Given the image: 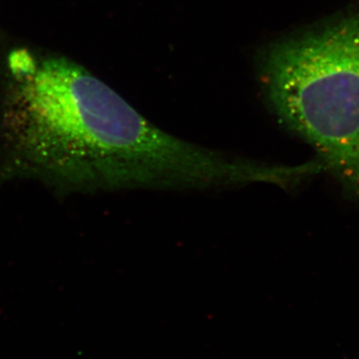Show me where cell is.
Masks as SVG:
<instances>
[{
	"label": "cell",
	"mask_w": 359,
	"mask_h": 359,
	"mask_svg": "<svg viewBox=\"0 0 359 359\" xmlns=\"http://www.w3.org/2000/svg\"><path fill=\"white\" fill-rule=\"evenodd\" d=\"M264 78L278 119L359 196V11L276 44Z\"/></svg>",
	"instance_id": "cell-2"
},
{
	"label": "cell",
	"mask_w": 359,
	"mask_h": 359,
	"mask_svg": "<svg viewBox=\"0 0 359 359\" xmlns=\"http://www.w3.org/2000/svg\"><path fill=\"white\" fill-rule=\"evenodd\" d=\"M238 158L177 138L65 56L7 57L0 100V177L57 193L237 186Z\"/></svg>",
	"instance_id": "cell-1"
}]
</instances>
